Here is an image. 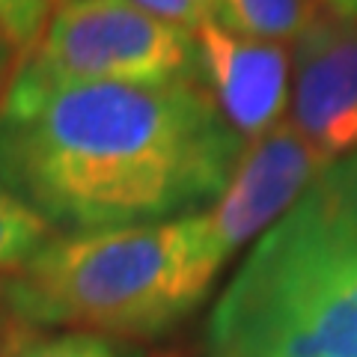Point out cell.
Segmentation results:
<instances>
[{
  "instance_id": "5bb4252c",
  "label": "cell",
  "mask_w": 357,
  "mask_h": 357,
  "mask_svg": "<svg viewBox=\"0 0 357 357\" xmlns=\"http://www.w3.org/2000/svg\"><path fill=\"white\" fill-rule=\"evenodd\" d=\"M331 15L345 18V21H357V0H319Z\"/></svg>"
},
{
  "instance_id": "6da1fadb",
  "label": "cell",
  "mask_w": 357,
  "mask_h": 357,
  "mask_svg": "<svg viewBox=\"0 0 357 357\" xmlns=\"http://www.w3.org/2000/svg\"><path fill=\"white\" fill-rule=\"evenodd\" d=\"M244 149L199 81L13 77L0 102V185L66 236L197 215Z\"/></svg>"
},
{
  "instance_id": "9c48e42d",
  "label": "cell",
  "mask_w": 357,
  "mask_h": 357,
  "mask_svg": "<svg viewBox=\"0 0 357 357\" xmlns=\"http://www.w3.org/2000/svg\"><path fill=\"white\" fill-rule=\"evenodd\" d=\"M48 241V223L0 185V271H18Z\"/></svg>"
},
{
  "instance_id": "277c9868",
  "label": "cell",
  "mask_w": 357,
  "mask_h": 357,
  "mask_svg": "<svg viewBox=\"0 0 357 357\" xmlns=\"http://www.w3.org/2000/svg\"><path fill=\"white\" fill-rule=\"evenodd\" d=\"M15 77L30 84L199 81L194 33L134 0H72L51 13Z\"/></svg>"
},
{
  "instance_id": "2e32d148",
  "label": "cell",
  "mask_w": 357,
  "mask_h": 357,
  "mask_svg": "<svg viewBox=\"0 0 357 357\" xmlns=\"http://www.w3.org/2000/svg\"><path fill=\"white\" fill-rule=\"evenodd\" d=\"M63 3H72V0H51V13H54L57 6H63Z\"/></svg>"
},
{
  "instance_id": "8992f818",
  "label": "cell",
  "mask_w": 357,
  "mask_h": 357,
  "mask_svg": "<svg viewBox=\"0 0 357 357\" xmlns=\"http://www.w3.org/2000/svg\"><path fill=\"white\" fill-rule=\"evenodd\" d=\"M292 126L325 161L357 152V21L319 13L292 51Z\"/></svg>"
},
{
  "instance_id": "4fadbf2b",
  "label": "cell",
  "mask_w": 357,
  "mask_h": 357,
  "mask_svg": "<svg viewBox=\"0 0 357 357\" xmlns=\"http://www.w3.org/2000/svg\"><path fill=\"white\" fill-rule=\"evenodd\" d=\"M21 60H24L21 48L6 36L3 30H0V102H3V96H6L9 84H13V77H15V72H18Z\"/></svg>"
},
{
  "instance_id": "8fae6325",
  "label": "cell",
  "mask_w": 357,
  "mask_h": 357,
  "mask_svg": "<svg viewBox=\"0 0 357 357\" xmlns=\"http://www.w3.org/2000/svg\"><path fill=\"white\" fill-rule=\"evenodd\" d=\"M51 18V0H0V30L27 54L45 33Z\"/></svg>"
},
{
  "instance_id": "7a4b0ae2",
  "label": "cell",
  "mask_w": 357,
  "mask_h": 357,
  "mask_svg": "<svg viewBox=\"0 0 357 357\" xmlns=\"http://www.w3.org/2000/svg\"><path fill=\"white\" fill-rule=\"evenodd\" d=\"M208 357H357V152L328 164L244 256Z\"/></svg>"
},
{
  "instance_id": "ba28073f",
  "label": "cell",
  "mask_w": 357,
  "mask_h": 357,
  "mask_svg": "<svg viewBox=\"0 0 357 357\" xmlns=\"http://www.w3.org/2000/svg\"><path fill=\"white\" fill-rule=\"evenodd\" d=\"M319 0H211V21L238 36L265 42H295L312 18Z\"/></svg>"
},
{
  "instance_id": "30bf717a",
  "label": "cell",
  "mask_w": 357,
  "mask_h": 357,
  "mask_svg": "<svg viewBox=\"0 0 357 357\" xmlns=\"http://www.w3.org/2000/svg\"><path fill=\"white\" fill-rule=\"evenodd\" d=\"M3 357H126L116 345L96 333H57V337L15 340Z\"/></svg>"
},
{
  "instance_id": "9a60e30c",
  "label": "cell",
  "mask_w": 357,
  "mask_h": 357,
  "mask_svg": "<svg viewBox=\"0 0 357 357\" xmlns=\"http://www.w3.org/2000/svg\"><path fill=\"white\" fill-rule=\"evenodd\" d=\"M6 316H13L9 312V307H6V298H3V283H0V342H3V321H6Z\"/></svg>"
},
{
  "instance_id": "52a82bcc",
  "label": "cell",
  "mask_w": 357,
  "mask_h": 357,
  "mask_svg": "<svg viewBox=\"0 0 357 357\" xmlns=\"http://www.w3.org/2000/svg\"><path fill=\"white\" fill-rule=\"evenodd\" d=\"M194 45L199 84L248 146L280 126L292 89V60L280 42L238 36L206 21L194 30Z\"/></svg>"
},
{
  "instance_id": "7c38bea8",
  "label": "cell",
  "mask_w": 357,
  "mask_h": 357,
  "mask_svg": "<svg viewBox=\"0 0 357 357\" xmlns=\"http://www.w3.org/2000/svg\"><path fill=\"white\" fill-rule=\"evenodd\" d=\"M134 3L188 33L211 21V0H134Z\"/></svg>"
},
{
  "instance_id": "3957f363",
  "label": "cell",
  "mask_w": 357,
  "mask_h": 357,
  "mask_svg": "<svg viewBox=\"0 0 357 357\" xmlns=\"http://www.w3.org/2000/svg\"><path fill=\"white\" fill-rule=\"evenodd\" d=\"M215 277L188 215L51 238L3 280V298L13 319L30 328L140 340L203 304Z\"/></svg>"
},
{
  "instance_id": "5b68a950",
  "label": "cell",
  "mask_w": 357,
  "mask_h": 357,
  "mask_svg": "<svg viewBox=\"0 0 357 357\" xmlns=\"http://www.w3.org/2000/svg\"><path fill=\"white\" fill-rule=\"evenodd\" d=\"M328 164L286 119L253 140L223 194L194 215L206 265L220 274L223 265L248 241L259 238Z\"/></svg>"
}]
</instances>
